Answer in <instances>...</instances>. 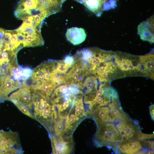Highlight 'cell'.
Masks as SVG:
<instances>
[{"mask_svg": "<svg viewBox=\"0 0 154 154\" xmlns=\"http://www.w3.org/2000/svg\"><path fill=\"white\" fill-rule=\"evenodd\" d=\"M32 71L28 68H22L18 65L10 71L8 76L15 80L20 82L27 79L31 76Z\"/></svg>", "mask_w": 154, "mask_h": 154, "instance_id": "2e32d148", "label": "cell"}, {"mask_svg": "<svg viewBox=\"0 0 154 154\" xmlns=\"http://www.w3.org/2000/svg\"><path fill=\"white\" fill-rule=\"evenodd\" d=\"M33 20L38 23H40L42 21V19L38 15H36L33 16Z\"/></svg>", "mask_w": 154, "mask_h": 154, "instance_id": "7402d4cb", "label": "cell"}, {"mask_svg": "<svg viewBox=\"0 0 154 154\" xmlns=\"http://www.w3.org/2000/svg\"><path fill=\"white\" fill-rule=\"evenodd\" d=\"M49 134L53 154H68L72 152L74 146L72 135L56 136Z\"/></svg>", "mask_w": 154, "mask_h": 154, "instance_id": "9c48e42d", "label": "cell"}, {"mask_svg": "<svg viewBox=\"0 0 154 154\" xmlns=\"http://www.w3.org/2000/svg\"><path fill=\"white\" fill-rule=\"evenodd\" d=\"M35 89L32 86L23 83L8 96L7 100L18 102L25 106L31 112ZM32 113V112H31Z\"/></svg>", "mask_w": 154, "mask_h": 154, "instance_id": "ba28073f", "label": "cell"}, {"mask_svg": "<svg viewBox=\"0 0 154 154\" xmlns=\"http://www.w3.org/2000/svg\"><path fill=\"white\" fill-rule=\"evenodd\" d=\"M3 42L2 38L0 39V54H1L3 49Z\"/></svg>", "mask_w": 154, "mask_h": 154, "instance_id": "cb8c5ba5", "label": "cell"}, {"mask_svg": "<svg viewBox=\"0 0 154 154\" xmlns=\"http://www.w3.org/2000/svg\"><path fill=\"white\" fill-rule=\"evenodd\" d=\"M96 124L97 130L94 137L96 145L109 147L117 153L118 146L122 142V138L114 123L106 122Z\"/></svg>", "mask_w": 154, "mask_h": 154, "instance_id": "277c9868", "label": "cell"}, {"mask_svg": "<svg viewBox=\"0 0 154 154\" xmlns=\"http://www.w3.org/2000/svg\"><path fill=\"white\" fill-rule=\"evenodd\" d=\"M108 105L100 107L95 111L90 114L88 116H90L93 118L96 123L106 122H114L110 108Z\"/></svg>", "mask_w": 154, "mask_h": 154, "instance_id": "7c38bea8", "label": "cell"}, {"mask_svg": "<svg viewBox=\"0 0 154 154\" xmlns=\"http://www.w3.org/2000/svg\"></svg>", "mask_w": 154, "mask_h": 154, "instance_id": "484cf974", "label": "cell"}, {"mask_svg": "<svg viewBox=\"0 0 154 154\" xmlns=\"http://www.w3.org/2000/svg\"><path fill=\"white\" fill-rule=\"evenodd\" d=\"M151 25L148 21L141 23L138 27V33L141 39L153 43V34Z\"/></svg>", "mask_w": 154, "mask_h": 154, "instance_id": "9a60e30c", "label": "cell"}, {"mask_svg": "<svg viewBox=\"0 0 154 154\" xmlns=\"http://www.w3.org/2000/svg\"><path fill=\"white\" fill-rule=\"evenodd\" d=\"M154 105H151L149 107L150 114L152 119L154 121Z\"/></svg>", "mask_w": 154, "mask_h": 154, "instance_id": "603a6c76", "label": "cell"}, {"mask_svg": "<svg viewBox=\"0 0 154 154\" xmlns=\"http://www.w3.org/2000/svg\"><path fill=\"white\" fill-rule=\"evenodd\" d=\"M153 138V134H147L141 132L138 135L137 139L139 141H141L147 139H150Z\"/></svg>", "mask_w": 154, "mask_h": 154, "instance_id": "44dd1931", "label": "cell"}, {"mask_svg": "<svg viewBox=\"0 0 154 154\" xmlns=\"http://www.w3.org/2000/svg\"><path fill=\"white\" fill-rule=\"evenodd\" d=\"M143 148L141 142L138 140L127 141L120 143L118 147V153L134 154L141 153Z\"/></svg>", "mask_w": 154, "mask_h": 154, "instance_id": "4fadbf2b", "label": "cell"}, {"mask_svg": "<svg viewBox=\"0 0 154 154\" xmlns=\"http://www.w3.org/2000/svg\"><path fill=\"white\" fill-rule=\"evenodd\" d=\"M83 93L77 96L65 117V135H72L79 123L86 116L83 102Z\"/></svg>", "mask_w": 154, "mask_h": 154, "instance_id": "5b68a950", "label": "cell"}, {"mask_svg": "<svg viewBox=\"0 0 154 154\" xmlns=\"http://www.w3.org/2000/svg\"><path fill=\"white\" fill-rule=\"evenodd\" d=\"M71 66L66 63L63 60H57V71L59 74L65 75Z\"/></svg>", "mask_w": 154, "mask_h": 154, "instance_id": "d6986e66", "label": "cell"}, {"mask_svg": "<svg viewBox=\"0 0 154 154\" xmlns=\"http://www.w3.org/2000/svg\"><path fill=\"white\" fill-rule=\"evenodd\" d=\"M66 36L68 41L76 45L83 42L86 39V35L83 29L73 27L67 29Z\"/></svg>", "mask_w": 154, "mask_h": 154, "instance_id": "5bb4252c", "label": "cell"}, {"mask_svg": "<svg viewBox=\"0 0 154 154\" xmlns=\"http://www.w3.org/2000/svg\"><path fill=\"white\" fill-rule=\"evenodd\" d=\"M23 153L18 133L0 130V154Z\"/></svg>", "mask_w": 154, "mask_h": 154, "instance_id": "8992f818", "label": "cell"}, {"mask_svg": "<svg viewBox=\"0 0 154 154\" xmlns=\"http://www.w3.org/2000/svg\"><path fill=\"white\" fill-rule=\"evenodd\" d=\"M116 127L122 137L121 142L138 140V136L141 132L137 123L130 118L119 121Z\"/></svg>", "mask_w": 154, "mask_h": 154, "instance_id": "30bf717a", "label": "cell"}, {"mask_svg": "<svg viewBox=\"0 0 154 154\" xmlns=\"http://www.w3.org/2000/svg\"><path fill=\"white\" fill-rule=\"evenodd\" d=\"M31 112L36 120L44 126L49 133H51L54 123L58 117L57 109L49 98L35 90Z\"/></svg>", "mask_w": 154, "mask_h": 154, "instance_id": "6da1fadb", "label": "cell"}, {"mask_svg": "<svg viewBox=\"0 0 154 154\" xmlns=\"http://www.w3.org/2000/svg\"><path fill=\"white\" fill-rule=\"evenodd\" d=\"M82 93V90L66 84L59 85L54 89L49 98L56 108L59 117L65 118L76 97Z\"/></svg>", "mask_w": 154, "mask_h": 154, "instance_id": "3957f363", "label": "cell"}, {"mask_svg": "<svg viewBox=\"0 0 154 154\" xmlns=\"http://www.w3.org/2000/svg\"><path fill=\"white\" fill-rule=\"evenodd\" d=\"M88 74L82 65L74 60L72 66L65 75V84L75 86L82 90L84 82Z\"/></svg>", "mask_w": 154, "mask_h": 154, "instance_id": "52a82bcc", "label": "cell"}, {"mask_svg": "<svg viewBox=\"0 0 154 154\" xmlns=\"http://www.w3.org/2000/svg\"><path fill=\"white\" fill-rule=\"evenodd\" d=\"M65 129V118L58 117L54 123L53 131L49 134L56 136H61L64 135Z\"/></svg>", "mask_w": 154, "mask_h": 154, "instance_id": "ac0fdd59", "label": "cell"}, {"mask_svg": "<svg viewBox=\"0 0 154 154\" xmlns=\"http://www.w3.org/2000/svg\"><path fill=\"white\" fill-rule=\"evenodd\" d=\"M140 61L143 64L147 76L153 77L154 56L151 54L140 57Z\"/></svg>", "mask_w": 154, "mask_h": 154, "instance_id": "e0dca14e", "label": "cell"}, {"mask_svg": "<svg viewBox=\"0 0 154 154\" xmlns=\"http://www.w3.org/2000/svg\"><path fill=\"white\" fill-rule=\"evenodd\" d=\"M22 85L20 82L15 80L9 76L5 75L1 77L0 87V102L7 100L9 95L18 89Z\"/></svg>", "mask_w": 154, "mask_h": 154, "instance_id": "8fae6325", "label": "cell"}, {"mask_svg": "<svg viewBox=\"0 0 154 154\" xmlns=\"http://www.w3.org/2000/svg\"><path fill=\"white\" fill-rule=\"evenodd\" d=\"M57 60H49L37 66L32 72L31 79L34 84L31 86L36 90L48 85L57 86L64 83V78L58 73Z\"/></svg>", "mask_w": 154, "mask_h": 154, "instance_id": "7a4b0ae2", "label": "cell"}, {"mask_svg": "<svg viewBox=\"0 0 154 154\" xmlns=\"http://www.w3.org/2000/svg\"><path fill=\"white\" fill-rule=\"evenodd\" d=\"M12 102L23 114L32 119L36 120L33 114L25 106L21 103L16 101H13Z\"/></svg>", "mask_w": 154, "mask_h": 154, "instance_id": "ffe728a7", "label": "cell"}, {"mask_svg": "<svg viewBox=\"0 0 154 154\" xmlns=\"http://www.w3.org/2000/svg\"><path fill=\"white\" fill-rule=\"evenodd\" d=\"M5 32V31L3 29L0 28V37H2V36H3Z\"/></svg>", "mask_w": 154, "mask_h": 154, "instance_id": "d4e9b609", "label": "cell"}]
</instances>
